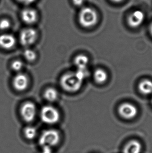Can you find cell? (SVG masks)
<instances>
[{"mask_svg":"<svg viewBox=\"0 0 152 153\" xmlns=\"http://www.w3.org/2000/svg\"><path fill=\"white\" fill-rule=\"evenodd\" d=\"M84 79V75L78 71L69 72L63 75L60 79V84L65 91L75 93L80 89Z\"/></svg>","mask_w":152,"mask_h":153,"instance_id":"cell-1","label":"cell"},{"mask_svg":"<svg viewBox=\"0 0 152 153\" xmlns=\"http://www.w3.org/2000/svg\"><path fill=\"white\" fill-rule=\"evenodd\" d=\"M78 19L82 27L90 28L97 24L98 15L93 8L90 7H84L80 10Z\"/></svg>","mask_w":152,"mask_h":153,"instance_id":"cell-2","label":"cell"},{"mask_svg":"<svg viewBox=\"0 0 152 153\" xmlns=\"http://www.w3.org/2000/svg\"><path fill=\"white\" fill-rule=\"evenodd\" d=\"M60 135L58 131L49 129L43 131L39 139V144L42 147H52L57 145L60 142Z\"/></svg>","mask_w":152,"mask_h":153,"instance_id":"cell-3","label":"cell"},{"mask_svg":"<svg viewBox=\"0 0 152 153\" xmlns=\"http://www.w3.org/2000/svg\"><path fill=\"white\" fill-rule=\"evenodd\" d=\"M40 117L42 121L46 124H55L60 120V112L52 105H45L41 109Z\"/></svg>","mask_w":152,"mask_h":153,"instance_id":"cell-4","label":"cell"},{"mask_svg":"<svg viewBox=\"0 0 152 153\" xmlns=\"http://www.w3.org/2000/svg\"><path fill=\"white\" fill-rule=\"evenodd\" d=\"M21 117L27 122H31L34 120L37 114V108L35 105L31 102H27L21 106Z\"/></svg>","mask_w":152,"mask_h":153,"instance_id":"cell-5","label":"cell"},{"mask_svg":"<svg viewBox=\"0 0 152 153\" xmlns=\"http://www.w3.org/2000/svg\"><path fill=\"white\" fill-rule=\"evenodd\" d=\"M37 32L32 28H27L21 31L19 36L20 42L25 47L30 46L34 44L37 39Z\"/></svg>","mask_w":152,"mask_h":153,"instance_id":"cell-6","label":"cell"},{"mask_svg":"<svg viewBox=\"0 0 152 153\" xmlns=\"http://www.w3.org/2000/svg\"><path fill=\"white\" fill-rule=\"evenodd\" d=\"M118 111L122 118L127 120L134 119L138 114L136 106L129 102H125L119 105Z\"/></svg>","mask_w":152,"mask_h":153,"instance_id":"cell-7","label":"cell"},{"mask_svg":"<svg viewBox=\"0 0 152 153\" xmlns=\"http://www.w3.org/2000/svg\"><path fill=\"white\" fill-rule=\"evenodd\" d=\"M145 19V14L142 10H136L131 13L128 18V23L132 28L140 26L143 23Z\"/></svg>","mask_w":152,"mask_h":153,"instance_id":"cell-8","label":"cell"},{"mask_svg":"<svg viewBox=\"0 0 152 153\" xmlns=\"http://www.w3.org/2000/svg\"><path fill=\"white\" fill-rule=\"evenodd\" d=\"M29 79L27 75L23 73H19L14 77L13 85L18 91H24L27 89L29 85Z\"/></svg>","mask_w":152,"mask_h":153,"instance_id":"cell-9","label":"cell"},{"mask_svg":"<svg viewBox=\"0 0 152 153\" xmlns=\"http://www.w3.org/2000/svg\"><path fill=\"white\" fill-rule=\"evenodd\" d=\"M38 13L32 8H24L21 12V18L26 24L31 25L38 20Z\"/></svg>","mask_w":152,"mask_h":153,"instance_id":"cell-10","label":"cell"},{"mask_svg":"<svg viewBox=\"0 0 152 153\" xmlns=\"http://www.w3.org/2000/svg\"><path fill=\"white\" fill-rule=\"evenodd\" d=\"M16 39L14 36L10 33H4L0 35V47L9 50L14 47Z\"/></svg>","mask_w":152,"mask_h":153,"instance_id":"cell-11","label":"cell"},{"mask_svg":"<svg viewBox=\"0 0 152 153\" xmlns=\"http://www.w3.org/2000/svg\"><path fill=\"white\" fill-rule=\"evenodd\" d=\"M141 144L137 140H131L125 145L123 153H141L142 151Z\"/></svg>","mask_w":152,"mask_h":153,"instance_id":"cell-12","label":"cell"},{"mask_svg":"<svg viewBox=\"0 0 152 153\" xmlns=\"http://www.w3.org/2000/svg\"><path fill=\"white\" fill-rule=\"evenodd\" d=\"M88 62L89 59L88 56L84 54H79L76 56L75 58V65L77 67V70L87 69Z\"/></svg>","mask_w":152,"mask_h":153,"instance_id":"cell-13","label":"cell"},{"mask_svg":"<svg viewBox=\"0 0 152 153\" xmlns=\"http://www.w3.org/2000/svg\"><path fill=\"white\" fill-rule=\"evenodd\" d=\"M139 89L144 95H150L152 94V81L149 79H144L139 84Z\"/></svg>","mask_w":152,"mask_h":153,"instance_id":"cell-14","label":"cell"},{"mask_svg":"<svg viewBox=\"0 0 152 153\" xmlns=\"http://www.w3.org/2000/svg\"><path fill=\"white\" fill-rule=\"evenodd\" d=\"M94 79L97 83L102 84L105 82L108 78V75L105 71L101 68H98L94 73Z\"/></svg>","mask_w":152,"mask_h":153,"instance_id":"cell-15","label":"cell"},{"mask_svg":"<svg viewBox=\"0 0 152 153\" xmlns=\"http://www.w3.org/2000/svg\"><path fill=\"white\" fill-rule=\"evenodd\" d=\"M58 93L54 88L49 87L45 90L44 93V97L46 100L49 102H55L58 99Z\"/></svg>","mask_w":152,"mask_h":153,"instance_id":"cell-16","label":"cell"},{"mask_svg":"<svg viewBox=\"0 0 152 153\" xmlns=\"http://www.w3.org/2000/svg\"><path fill=\"white\" fill-rule=\"evenodd\" d=\"M24 135L25 137L28 140H32L34 139L37 133V129L32 126H27L24 129Z\"/></svg>","mask_w":152,"mask_h":153,"instance_id":"cell-17","label":"cell"},{"mask_svg":"<svg viewBox=\"0 0 152 153\" xmlns=\"http://www.w3.org/2000/svg\"><path fill=\"white\" fill-rule=\"evenodd\" d=\"M24 56L27 61L30 62L33 61L37 58V54L35 52L30 49H27L25 50L24 52Z\"/></svg>","mask_w":152,"mask_h":153,"instance_id":"cell-18","label":"cell"},{"mask_svg":"<svg viewBox=\"0 0 152 153\" xmlns=\"http://www.w3.org/2000/svg\"><path fill=\"white\" fill-rule=\"evenodd\" d=\"M23 63L21 60H15L12 63V68L16 72L21 71L23 68Z\"/></svg>","mask_w":152,"mask_h":153,"instance_id":"cell-19","label":"cell"},{"mask_svg":"<svg viewBox=\"0 0 152 153\" xmlns=\"http://www.w3.org/2000/svg\"><path fill=\"white\" fill-rule=\"evenodd\" d=\"M10 22L7 19H2L0 21V30H6L10 27Z\"/></svg>","mask_w":152,"mask_h":153,"instance_id":"cell-20","label":"cell"},{"mask_svg":"<svg viewBox=\"0 0 152 153\" xmlns=\"http://www.w3.org/2000/svg\"><path fill=\"white\" fill-rule=\"evenodd\" d=\"M41 153H53V152L52 151V147H49V146H44V147H42Z\"/></svg>","mask_w":152,"mask_h":153,"instance_id":"cell-21","label":"cell"},{"mask_svg":"<svg viewBox=\"0 0 152 153\" xmlns=\"http://www.w3.org/2000/svg\"><path fill=\"white\" fill-rule=\"evenodd\" d=\"M17 1L22 4H25V5H29V4L33 3L37 0H17Z\"/></svg>","mask_w":152,"mask_h":153,"instance_id":"cell-22","label":"cell"},{"mask_svg":"<svg viewBox=\"0 0 152 153\" xmlns=\"http://www.w3.org/2000/svg\"><path fill=\"white\" fill-rule=\"evenodd\" d=\"M73 4L77 6H82L84 3V0H72Z\"/></svg>","mask_w":152,"mask_h":153,"instance_id":"cell-23","label":"cell"},{"mask_svg":"<svg viewBox=\"0 0 152 153\" xmlns=\"http://www.w3.org/2000/svg\"><path fill=\"white\" fill-rule=\"evenodd\" d=\"M111 1L115 3H120V2H122L123 0H111Z\"/></svg>","mask_w":152,"mask_h":153,"instance_id":"cell-24","label":"cell"},{"mask_svg":"<svg viewBox=\"0 0 152 153\" xmlns=\"http://www.w3.org/2000/svg\"><path fill=\"white\" fill-rule=\"evenodd\" d=\"M150 32H151V35H152V25H151Z\"/></svg>","mask_w":152,"mask_h":153,"instance_id":"cell-25","label":"cell"}]
</instances>
